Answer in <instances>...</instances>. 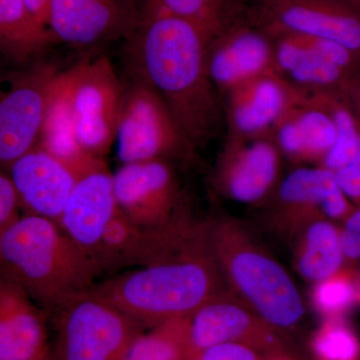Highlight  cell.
Wrapping results in <instances>:
<instances>
[{
    "instance_id": "1",
    "label": "cell",
    "mask_w": 360,
    "mask_h": 360,
    "mask_svg": "<svg viewBox=\"0 0 360 360\" xmlns=\"http://www.w3.org/2000/svg\"><path fill=\"white\" fill-rule=\"evenodd\" d=\"M124 51L130 75L160 94L194 148H205L219 134L224 104L208 72L205 40L195 26L146 2Z\"/></svg>"
},
{
    "instance_id": "2",
    "label": "cell",
    "mask_w": 360,
    "mask_h": 360,
    "mask_svg": "<svg viewBox=\"0 0 360 360\" xmlns=\"http://www.w3.org/2000/svg\"><path fill=\"white\" fill-rule=\"evenodd\" d=\"M92 290L146 330L191 317L229 290L213 253L210 220H200L176 248L153 264L97 283Z\"/></svg>"
},
{
    "instance_id": "3",
    "label": "cell",
    "mask_w": 360,
    "mask_h": 360,
    "mask_svg": "<svg viewBox=\"0 0 360 360\" xmlns=\"http://www.w3.org/2000/svg\"><path fill=\"white\" fill-rule=\"evenodd\" d=\"M0 267L1 277L22 286L49 314L103 274L58 222L34 214L0 233Z\"/></svg>"
},
{
    "instance_id": "4",
    "label": "cell",
    "mask_w": 360,
    "mask_h": 360,
    "mask_svg": "<svg viewBox=\"0 0 360 360\" xmlns=\"http://www.w3.org/2000/svg\"><path fill=\"white\" fill-rule=\"evenodd\" d=\"M210 241L227 288L283 335L300 323L305 309L288 272L233 217L210 220Z\"/></svg>"
},
{
    "instance_id": "5",
    "label": "cell",
    "mask_w": 360,
    "mask_h": 360,
    "mask_svg": "<svg viewBox=\"0 0 360 360\" xmlns=\"http://www.w3.org/2000/svg\"><path fill=\"white\" fill-rule=\"evenodd\" d=\"M49 317L54 330L49 360H124L146 330L92 288L73 296Z\"/></svg>"
},
{
    "instance_id": "6",
    "label": "cell",
    "mask_w": 360,
    "mask_h": 360,
    "mask_svg": "<svg viewBox=\"0 0 360 360\" xmlns=\"http://www.w3.org/2000/svg\"><path fill=\"white\" fill-rule=\"evenodd\" d=\"M115 141L122 165L172 160L189 165L198 161V149L182 134L160 94L135 75L124 89Z\"/></svg>"
},
{
    "instance_id": "7",
    "label": "cell",
    "mask_w": 360,
    "mask_h": 360,
    "mask_svg": "<svg viewBox=\"0 0 360 360\" xmlns=\"http://www.w3.org/2000/svg\"><path fill=\"white\" fill-rule=\"evenodd\" d=\"M267 206L269 224L283 236L293 239L315 220L341 224L355 208L328 168H296L281 179Z\"/></svg>"
},
{
    "instance_id": "8",
    "label": "cell",
    "mask_w": 360,
    "mask_h": 360,
    "mask_svg": "<svg viewBox=\"0 0 360 360\" xmlns=\"http://www.w3.org/2000/svg\"><path fill=\"white\" fill-rule=\"evenodd\" d=\"M250 22L269 37L331 40L360 58V0H255Z\"/></svg>"
},
{
    "instance_id": "9",
    "label": "cell",
    "mask_w": 360,
    "mask_h": 360,
    "mask_svg": "<svg viewBox=\"0 0 360 360\" xmlns=\"http://www.w3.org/2000/svg\"><path fill=\"white\" fill-rule=\"evenodd\" d=\"M71 70L78 143L86 155L103 158L116 139L125 86L106 58Z\"/></svg>"
},
{
    "instance_id": "10",
    "label": "cell",
    "mask_w": 360,
    "mask_h": 360,
    "mask_svg": "<svg viewBox=\"0 0 360 360\" xmlns=\"http://www.w3.org/2000/svg\"><path fill=\"white\" fill-rule=\"evenodd\" d=\"M281 335L226 290L189 317L186 360H196L208 348L226 343L248 345L269 357L285 354Z\"/></svg>"
},
{
    "instance_id": "11",
    "label": "cell",
    "mask_w": 360,
    "mask_h": 360,
    "mask_svg": "<svg viewBox=\"0 0 360 360\" xmlns=\"http://www.w3.org/2000/svg\"><path fill=\"white\" fill-rule=\"evenodd\" d=\"M143 11L144 0H49V27L56 41L91 49L129 39Z\"/></svg>"
},
{
    "instance_id": "12",
    "label": "cell",
    "mask_w": 360,
    "mask_h": 360,
    "mask_svg": "<svg viewBox=\"0 0 360 360\" xmlns=\"http://www.w3.org/2000/svg\"><path fill=\"white\" fill-rule=\"evenodd\" d=\"M283 153L274 139L226 135L213 172L225 198L248 205H265L281 184Z\"/></svg>"
},
{
    "instance_id": "13",
    "label": "cell",
    "mask_w": 360,
    "mask_h": 360,
    "mask_svg": "<svg viewBox=\"0 0 360 360\" xmlns=\"http://www.w3.org/2000/svg\"><path fill=\"white\" fill-rule=\"evenodd\" d=\"M270 37L277 75L305 91L340 90L360 68L359 56L338 42L295 33Z\"/></svg>"
},
{
    "instance_id": "14",
    "label": "cell",
    "mask_w": 360,
    "mask_h": 360,
    "mask_svg": "<svg viewBox=\"0 0 360 360\" xmlns=\"http://www.w3.org/2000/svg\"><path fill=\"white\" fill-rule=\"evenodd\" d=\"M59 72L39 65L15 78L0 99V162L14 161L39 146L54 79Z\"/></svg>"
},
{
    "instance_id": "15",
    "label": "cell",
    "mask_w": 360,
    "mask_h": 360,
    "mask_svg": "<svg viewBox=\"0 0 360 360\" xmlns=\"http://www.w3.org/2000/svg\"><path fill=\"white\" fill-rule=\"evenodd\" d=\"M113 184L122 212L144 229L167 224L182 200L179 179L167 160L123 165L113 174Z\"/></svg>"
},
{
    "instance_id": "16",
    "label": "cell",
    "mask_w": 360,
    "mask_h": 360,
    "mask_svg": "<svg viewBox=\"0 0 360 360\" xmlns=\"http://www.w3.org/2000/svg\"><path fill=\"white\" fill-rule=\"evenodd\" d=\"M304 90L276 72L248 80L224 94L227 135L241 139H271L279 120Z\"/></svg>"
},
{
    "instance_id": "17",
    "label": "cell",
    "mask_w": 360,
    "mask_h": 360,
    "mask_svg": "<svg viewBox=\"0 0 360 360\" xmlns=\"http://www.w3.org/2000/svg\"><path fill=\"white\" fill-rule=\"evenodd\" d=\"M208 72L219 94L276 72L274 40L250 21L234 26L206 47Z\"/></svg>"
},
{
    "instance_id": "18",
    "label": "cell",
    "mask_w": 360,
    "mask_h": 360,
    "mask_svg": "<svg viewBox=\"0 0 360 360\" xmlns=\"http://www.w3.org/2000/svg\"><path fill=\"white\" fill-rule=\"evenodd\" d=\"M49 314L11 279L0 281V360H49Z\"/></svg>"
},
{
    "instance_id": "19",
    "label": "cell",
    "mask_w": 360,
    "mask_h": 360,
    "mask_svg": "<svg viewBox=\"0 0 360 360\" xmlns=\"http://www.w3.org/2000/svg\"><path fill=\"white\" fill-rule=\"evenodd\" d=\"M9 172L27 214L59 224L78 180L75 172L39 146L14 161Z\"/></svg>"
},
{
    "instance_id": "20",
    "label": "cell",
    "mask_w": 360,
    "mask_h": 360,
    "mask_svg": "<svg viewBox=\"0 0 360 360\" xmlns=\"http://www.w3.org/2000/svg\"><path fill=\"white\" fill-rule=\"evenodd\" d=\"M118 208L113 174L101 160L78 179L59 225L92 257Z\"/></svg>"
},
{
    "instance_id": "21",
    "label": "cell",
    "mask_w": 360,
    "mask_h": 360,
    "mask_svg": "<svg viewBox=\"0 0 360 360\" xmlns=\"http://www.w3.org/2000/svg\"><path fill=\"white\" fill-rule=\"evenodd\" d=\"M283 156L298 165H321L335 146V122L314 94L303 91L271 134Z\"/></svg>"
},
{
    "instance_id": "22",
    "label": "cell",
    "mask_w": 360,
    "mask_h": 360,
    "mask_svg": "<svg viewBox=\"0 0 360 360\" xmlns=\"http://www.w3.org/2000/svg\"><path fill=\"white\" fill-rule=\"evenodd\" d=\"M37 146L68 165L78 179L103 160L86 155L78 143L71 70L59 72L54 79Z\"/></svg>"
},
{
    "instance_id": "23",
    "label": "cell",
    "mask_w": 360,
    "mask_h": 360,
    "mask_svg": "<svg viewBox=\"0 0 360 360\" xmlns=\"http://www.w3.org/2000/svg\"><path fill=\"white\" fill-rule=\"evenodd\" d=\"M293 241L296 269L307 281L319 283L347 266L338 222L315 220L303 227Z\"/></svg>"
},
{
    "instance_id": "24",
    "label": "cell",
    "mask_w": 360,
    "mask_h": 360,
    "mask_svg": "<svg viewBox=\"0 0 360 360\" xmlns=\"http://www.w3.org/2000/svg\"><path fill=\"white\" fill-rule=\"evenodd\" d=\"M54 42L49 26L37 20L22 0H0V49L4 56L25 63Z\"/></svg>"
},
{
    "instance_id": "25",
    "label": "cell",
    "mask_w": 360,
    "mask_h": 360,
    "mask_svg": "<svg viewBox=\"0 0 360 360\" xmlns=\"http://www.w3.org/2000/svg\"><path fill=\"white\" fill-rule=\"evenodd\" d=\"M195 26L206 47L234 26L250 21L253 0H144Z\"/></svg>"
},
{
    "instance_id": "26",
    "label": "cell",
    "mask_w": 360,
    "mask_h": 360,
    "mask_svg": "<svg viewBox=\"0 0 360 360\" xmlns=\"http://www.w3.org/2000/svg\"><path fill=\"white\" fill-rule=\"evenodd\" d=\"M328 111L336 130L335 146L319 167L336 172L354 160L360 142V127L352 106L341 90L311 92Z\"/></svg>"
},
{
    "instance_id": "27",
    "label": "cell",
    "mask_w": 360,
    "mask_h": 360,
    "mask_svg": "<svg viewBox=\"0 0 360 360\" xmlns=\"http://www.w3.org/2000/svg\"><path fill=\"white\" fill-rule=\"evenodd\" d=\"M188 319H177L144 331L124 360H186Z\"/></svg>"
},
{
    "instance_id": "28",
    "label": "cell",
    "mask_w": 360,
    "mask_h": 360,
    "mask_svg": "<svg viewBox=\"0 0 360 360\" xmlns=\"http://www.w3.org/2000/svg\"><path fill=\"white\" fill-rule=\"evenodd\" d=\"M311 300L324 319H342L354 304H359L356 267L347 265L333 276L314 283Z\"/></svg>"
},
{
    "instance_id": "29",
    "label": "cell",
    "mask_w": 360,
    "mask_h": 360,
    "mask_svg": "<svg viewBox=\"0 0 360 360\" xmlns=\"http://www.w3.org/2000/svg\"><path fill=\"white\" fill-rule=\"evenodd\" d=\"M319 360H359L360 342L354 331L342 319H324L310 341Z\"/></svg>"
},
{
    "instance_id": "30",
    "label": "cell",
    "mask_w": 360,
    "mask_h": 360,
    "mask_svg": "<svg viewBox=\"0 0 360 360\" xmlns=\"http://www.w3.org/2000/svg\"><path fill=\"white\" fill-rule=\"evenodd\" d=\"M21 206L18 189L11 174L0 175V233L11 229L22 217H20Z\"/></svg>"
},
{
    "instance_id": "31",
    "label": "cell",
    "mask_w": 360,
    "mask_h": 360,
    "mask_svg": "<svg viewBox=\"0 0 360 360\" xmlns=\"http://www.w3.org/2000/svg\"><path fill=\"white\" fill-rule=\"evenodd\" d=\"M341 243L347 266L360 265V205L340 224Z\"/></svg>"
},
{
    "instance_id": "32",
    "label": "cell",
    "mask_w": 360,
    "mask_h": 360,
    "mask_svg": "<svg viewBox=\"0 0 360 360\" xmlns=\"http://www.w3.org/2000/svg\"><path fill=\"white\" fill-rule=\"evenodd\" d=\"M255 348L239 343H226L208 348L196 360H266Z\"/></svg>"
},
{
    "instance_id": "33",
    "label": "cell",
    "mask_w": 360,
    "mask_h": 360,
    "mask_svg": "<svg viewBox=\"0 0 360 360\" xmlns=\"http://www.w3.org/2000/svg\"><path fill=\"white\" fill-rule=\"evenodd\" d=\"M336 179L342 189L355 206L360 205V142L354 160L347 167L335 172Z\"/></svg>"
},
{
    "instance_id": "34",
    "label": "cell",
    "mask_w": 360,
    "mask_h": 360,
    "mask_svg": "<svg viewBox=\"0 0 360 360\" xmlns=\"http://www.w3.org/2000/svg\"><path fill=\"white\" fill-rule=\"evenodd\" d=\"M340 90L352 106L360 127V68L347 78Z\"/></svg>"
},
{
    "instance_id": "35",
    "label": "cell",
    "mask_w": 360,
    "mask_h": 360,
    "mask_svg": "<svg viewBox=\"0 0 360 360\" xmlns=\"http://www.w3.org/2000/svg\"><path fill=\"white\" fill-rule=\"evenodd\" d=\"M37 20L49 26V0H22Z\"/></svg>"
},
{
    "instance_id": "36",
    "label": "cell",
    "mask_w": 360,
    "mask_h": 360,
    "mask_svg": "<svg viewBox=\"0 0 360 360\" xmlns=\"http://www.w3.org/2000/svg\"><path fill=\"white\" fill-rule=\"evenodd\" d=\"M266 360H290L285 354L274 355V356L267 357Z\"/></svg>"
},
{
    "instance_id": "37",
    "label": "cell",
    "mask_w": 360,
    "mask_h": 360,
    "mask_svg": "<svg viewBox=\"0 0 360 360\" xmlns=\"http://www.w3.org/2000/svg\"><path fill=\"white\" fill-rule=\"evenodd\" d=\"M357 288H359V304L360 305V265L356 267Z\"/></svg>"
}]
</instances>
